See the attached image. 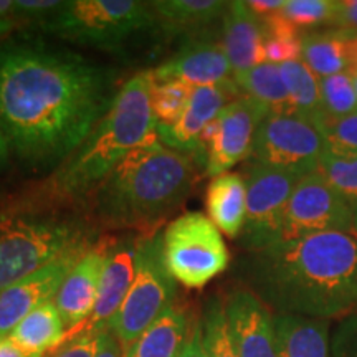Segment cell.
I'll list each match as a JSON object with an SVG mask.
<instances>
[{
    "label": "cell",
    "instance_id": "1",
    "mask_svg": "<svg viewBox=\"0 0 357 357\" xmlns=\"http://www.w3.org/2000/svg\"><path fill=\"white\" fill-rule=\"evenodd\" d=\"M113 70L40 42L0 47V124L20 159L65 162L113 105Z\"/></svg>",
    "mask_w": 357,
    "mask_h": 357
},
{
    "label": "cell",
    "instance_id": "2",
    "mask_svg": "<svg viewBox=\"0 0 357 357\" xmlns=\"http://www.w3.org/2000/svg\"><path fill=\"white\" fill-rule=\"evenodd\" d=\"M247 278L276 314L342 319L357 310V238L328 231L273 243L252 252Z\"/></svg>",
    "mask_w": 357,
    "mask_h": 357
},
{
    "label": "cell",
    "instance_id": "3",
    "mask_svg": "<svg viewBox=\"0 0 357 357\" xmlns=\"http://www.w3.org/2000/svg\"><path fill=\"white\" fill-rule=\"evenodd\" d=\"M194 164L159 137L134 149L96 187L95 211L111 227L146 225L167 215L189 194Z\"/></svg>",
    "mask_w": 357,
    "mask_h": 357
},
{
    "label": "cell",
    "instance_id": "4",
    "mask_svg": "<svg viewBox=\"0 0 357 357\" xmlns=\"http://www.w3.org/2000/svg\"><path fill=\"white\" fill-rule=\"evenodd\" d=\"M153 71L128 79L108 113L93 128L83 144L52 177V192L61 199H78L95 190L131 151L158 137L151 108Z\"/></svg>",
    "mask_w": 357,
    "mask_h": 357
},
{
    "label": "cell",
    "instance_id": "5",
    "mask_svg": "<svg viewBox=\"0 0 357 357\" xmlns=\"http://www.w3.org/2000/svg\"><path fill=\"white\" fill-rule=\"evenodd\" d=\"M89 248L82 225L58 217L0 215V291L77 250Z\"/></svg>",
    "mask_w": 357,
    "mask_h": 357
},
{
    "label": "cell",
    "instance_id": "6",
    "mask_svg": "<svg viewBox=\"0 0 357 357\" xmlns=\"http://www.w3.org/2000/svg\"><path fill=\"white\" fill-rule=\"evenodd\" d=\"M176 294L177 281L169 273L164 261L162 234L139 240L132 287L108 328L121 342L124 351L164 312L171 310Z\"/></svg>",
    "mask_w": 357,
    "mask_h": 357
},
{
    "label": "cell",
    "instance_id": "7",
    "mask_svg": "<svg viewBox=\"0 0 357 357\" xmlns=\"http://www.w3.org/2000/svg\"><path fill=\"white\" fill-rule=\"evenodd\" d=\"M151 3L137 0H70L45 19V30L70 42L111 47L154 24Z\"/></svg>",
    "mask_w": 357,
    "mask_h": 357
},
{
    "label": "cell",
    "instance_id": "8",
    "mask_svg": "<svg viewBox=\"0 0 357 357\" xmlns=\"http://www.w3.org/2000/svg\"><path fill=\"white\" fill-rule=\"evenodd\" d=\"M169 273L185 288H204L229 266V248L220 230L202 212H187L162 234Z\"/></svg>",
    "mask_w": 357,
    "mask_h": 357
},
{
    "label": "cell",
    "instance_id": "9",
    "mask_svg": "<svg viewBox=\"0 0 357 357\" xmlns=\"http://www.w3.org/2000/svg\"><path fill=\"white\" fill-rule=\"evenodd\" d=\"M324 154L323 134L311 119L296 113H270L258 124L250 158L305 177L316 172Z\"/></svg>",
    "mask_w": 357,
    "mask_h": 357
},
{
    "label": "cell",
    "instance_id": "10",
    "mask_svg": "<svg viewBox=\"0 0 357 357\" xmlns=\"http://www.w3.org/2000/svg\"><path fill=\"white\" fill-rule=\"evenodd\" d=\"M243 178L247 185V218L242 245L250 252H258L280 240L287 205L301 177L250 160Z\"/></svg>",
    "mask_w": 357,
    "mask_h": 357
},
{
    "label": "cell",
    "instance_id": "11",
    "mask_svg": "<svg viewBox=\"0 0 357 357\" xmlns=\"http://www.w3.org/2000/svg\"><path fill=\"white\" fill-rule=\"evenodd\" d=\"M270 113L247 96L230 101L204 129L197 153L205 174L217 177L250 158L258 124Z\"/></svg>",
    "mask_w": 357,
    "mask_h": 357
},
{
    "label": "cell",
    "instance_id": "12",
    "mask_svg": "<svg viewBox=\"0 0 357 357\" xmlns=\"http://www.w3.org/2000/svg\"><path fill=\"white\" fill-rule=\"evenodd\" d=\"M351 205L318 174L301 177L294 187L283 217L278 242L305 236L344 231L351 235ZM276 242V243H278Z\"/></svg>",
    "mask_w": 357,
    "mask_h": 357
},
{
    "label": "cell",
    "instance_id": "13",
    "mask_svg": "<svg viewBox=\"0 0 357 357\" xmlns=\"http://www.w3.org/2000/svg\"><path fill=\"white\" fill-rule=\"evenodd\" d=\"M88 248L56 258L47 266L0 291V339L7 337L25 316L45 303L55 301L71 268Z\"/></svg>",
    "mask_w": 357,
    "mask_h": 357
},
{
    "label": "cell",
    "instance_id": "14",
    "mask_svg": "<svg viewBox=\"0 0 357 357\" xmlns=\"http://www.w3.org/2000/svg\"><path fill=\"white\" fill-rule=\"evenodd\" d=\"M227 324L238 357H280L275 314L250 289H235L223 300Z\"/></svg>",
    "mask_w": 357,
    "mask_h": 357
},
{
    "label": "cell",
    "instance_id": "15",
    "mask_svg": "<svg viewBox=\"0 0 357 357\" xmlns=\"http://www.w3.org/2000/svg\"><path fill=\"white\" fill-rule=\"evenodd\" d=\"M242 95H240L234 79L225 84L194 88L181 119L172 126L158 124L159 141L171 149L181 151V153L184 151L197 153L199 139L204 129L217 118L218 113L230 101Z\"/></svg>",
    "mask_w": 357,
    "mask_h": 357
},
{
    "label": "cell",
    "instance_id": "16",
    "mask_svg": "<svg viewBox=\"0 0 357 357\" xmlns=\"http://www.w3.org/2000/svg\"><path fill=\"white\" fill-rule=\"evenodd\" d=\"M155 82L178 79L192 88L225 84L234 79V70L222 42L192 40L154 71Z\"/></svg>",
    "mask_w": 357,
    "mask_h": 357
},
{
    "label": "cell",
    "instance_id": "17",
    "mask_svg": "<svg viewBox=\"0 0 357 357\" xmlns=\"http://www.w3.org/2000/svg\"><path fill=\"white\" fill-rule=\"evenodd\" d=\"M137 243L139 242L128 238L111 245L108 248L96 305L91 318L88 319L86 328L98 329V331L108 329L111 321L118 314L119 307L132 287L134 276H136Z\"/></svg>",
    "mask_w": 357,
    "mask_h": 357
},
{
    "label": "cell",
    "instance_id": "18",
    "mask_svg": "<svg viewBox=\"0 0 357 357\" xmlns=\"http://www.w3.org/2000/svg\"><path fill=\"white\" fill-rule=\"evenodd\" d=\"M106 257L108 248H88L61 284L55 305L68 329H75L84 319L91 318Z\"/></svg>",
    "mask_w": 357,
    "mask_h": 357
},
{
    "label": "cell",
    "instance_id": "19",
    "mask_svg": "<svg viewBox=\"0 0 357 357\" xmlns=\"http://www.w3.org/2000/svg\"><path fill=\"white\" fill-rule=\"evenodd\" d=\"M222 26V47L234 75L265 63V25L250 10L247 2H229Z\"/></svg>",
    "mask_w": 357,
    "mask_h": 357
},
{
    "label": "cell",
    "instance_id": "20",
    "mask_svg": "<svg viewBox=\"0 0 357 357\" xmlns=\"http://www.w3.org/2000/svg\"><path fill=\"white\" fill-rule=\"evenodd\" d=\"M301 61L318 78L347 73L357 75V32L321 29L303 33Z\"/></svg>",
    "mask_w": 357,
    "mask_h": 357
},
{
    "label": "cell",
    "instance_id": "21",
    "mask_svg": "<svg viewBox=\"0 0 357 357\" xmlns=\"http://www.w3.org/2000/svg\"><path fill=\"white\" fill-rule=\"evenodd\" d=\"M280 357H331L329 321L275 314Z\"/></svg>",
    "mask_w": 357,
    "mask_h": 357
},
{
    "label": "cell",
    "instance_id": "22",
    "mask_svg": "<svg viewBox=\"0 0 357 357\" xmlns=\"http://www.w3.org/2000/svg\"><path fill=\"white\" fill-rule=\"evenodd\" d=\"M208 218L230 238L242 235L247 218V185L242 174L225 172L213 177L207 189Z\"/></svg>",
    "mask_w": 357,
    "mask_h": 357
},
{
    "label": "cell",
    "instance_id": "23",
    "mask_svg": "<svg viewBox=\"0 0 357 357\" xmlns=\"http://www.w3.org/2000/svg\"><path fill=\"white\" fill-rule=\"evenodd\" d=\"M192 333L189 318L172 306L124 351V357H181Z\"/></svg>",
    "mask_w": 357,
    "mask_h": 357
},
{
    "label": "cell",
    "instance_id": "24",
    "mask_svg": "<svg viewBox=\"0 0 357 357\" xmlns=\"http://www.w3.org/2000/svg\"><path fill=\"white\" fill-rule=\"evenodd\" d=\"M66 329L55 301H50L25 316L7 337L26 357H43L63 341Z\"/></svg>",
    "mask_w": 357,
    "mask_h": 357
},
{
    "label": "cell",
    "instance_id": "25",
    "mask_svg": "<svg viewBox=\"0 0 357 357\" xmlns=\"http://www.w3.org/2000/svg\"><path fill=\"white\" fill-rule=\"evenodd\" d=\"M229 2L218 0H158L151 2L154 20L169 33L197 32L223 19Z\"/></svg>",
    "mask_w": 357,
    "mask_h": 357
},
{
    "label": "cell",
    "instance_id": "26",
    "mask_svg": "<svg viewBox=\"0 0 357 357\" xmlns=\"http://www.w3.org/2000/svg\"><path fill=\"white\" fill-rule=\"evenodd\" d=\"M234 82L240 95L258 102L268 113H293L278 65L261 63L234 75Z\"/></svg>",
    "mask_w": 357,
    "mask_h": 357
},
{
    "label": "cell",
    "instance_id": "27",
    "mask_svg": "<svg viewBox=\"0 0 357 357\" xmlns=\"http://www.w3.org/2000/svg\"><path fill=\"white\" fill-rule=\"evenodd\" d=\"M278 66L293 113L305 116L314 123V119L323 114L319 78L301 60L288 61Z\"/></svg>",
    "mask_w": 357,
    "mask_h": 357
},
{
    "label": "cell",
    "instance_id": "28",
    "mask_svg": "<svg viewBox=\"0 0 357 357\" xmlns=\"http://www.w3.org/2000/svg\"><path fill=\"white\" fill-rule=\"evenodd\" d=\"M261 22L265 25V45H263L265 63L283 65L288 61L301 60L303 33L284 19L283 13Z\"/></svg>",
    "mask_w": 357,
    "mask_h": 357
},
{
    "label": "cell",
    "instance_id": "29",
    "mask_svg": "<svg viewBox=\"0 0 357 357\" xmlns=\"http://www.w3.org/2000/svg\"><path fill=\"white\" fill-rule=\"evenodd\" d=\"M314 126L323 134L326 154L334 158H357V111L341 118L323 113L314 119Z\"/></svg>",
    "mask_w": 357,
    "mask_h": 357
},
{
    "label": "cell",
    "instance_id": "30",
    "mask_svg": "<svg viewBox=\"0 0 357 357\" xmlns=\"http://www.w3.org/2000/svg\"><path fill=\"white\" fill-rule=\"evenodd\" d=\"M192 86L178 82V79H166L155 82L151 89V108L158 124L172 126L181 119L190 100Z\"/></svg>",
    "mask_w": 357,
    "mask_h": 357
},
{
    "label": "cell",
    "instance_id": "31",
    "mask_svg": "<svg viewBox=\"0 0 357 357\" xmlns=\"http://www.w3.org/2000/svg\"><path fill=\"white\" fill-rule=\"evenodd\" d=\"M200 323H202L204 346L208 357H238L229 333L223 300L212 298L205 306Z\"/></svg>",
    "mask_w": 357,
    "mask_h": 357
},
{
    "label": "cell",
    "instance_id": "32",
    "mask_svg": "<svg viewBox=\"0 0 357 357\" xmlns=\"http://www.w3.org/2000/svg\"><path fill=\"white\" fill-rule=\"evenodd\" d=\"M337 0H287L283 17L301 33L331 26Z\"/></svg>",
    "mask_w": 357,
    "mask_h": 357
},
{
    "label": "cell",
    "instance_id": "33",
    "mask_svg": "<svg viewBox=\"0 0 357 357\" xmlns=\"http://www.w3.org/2000/svg\"><path fill=\"white\" fill-rule=\"evenodd\" d=\"M319 89L324 114L341 118L357 111V93L351 75L339 73L319 78Z\"/></svg>",
    "mask_w": 357,
    "mask_h": 357
},
{
    "label": "cell",
    "instance_id": "34",
    "mask_svg": "<svg viewBox=\"0 0 357 357\" xmlns=\"http://www.w3.org/2000/svg\"><path fill=\"white\" fill-rule=\"evenodd\" d=\"M316 174L347 202L357 200V158H334L324 154Z\"/></svg>",
    "mask_w": 357,
    "mask_h": 357
},
{
    "label": "cell",
    "instance_id": "35",
    "mask_svg": "<svg viewBox=\"0 0 357 357\" xmlns=\"http://www.w3.org/2000/svg\"><path fill=\"white\" fill-rule=\"evenodd\" d=\"M331 357H357V310L339 321L334 329Z\"/></svg>",
    "mask_w": 357,
    "mask_h": 357
},
{
    "label": "cell",
    "instance_id": "36",
    "mask_svg": "<svg viewBox=\"0 0 357 357\" xmlns=\"http://www.w3.org/2000/svg\"><path fill=\"white\" fill-rule=\"evenodd\" d=\"M100 333L93 328L82 329L55 357H95Z\"/></svg>",
    "mask_w": 357,
    "mask_h": 357
},
{
    "label": "cell",
    "instance_id": "37",
    "mask_svg": "<svg viewBox=\"0 0 357 357\" xmlns=\"http://www.w3.org/2000/svg\"><path fill=\"white\" fill-rule=\"evenodd\" d=\"M63 3L58 0H15V15L45 20L60 10Z\"/></svg>",
    "mask_w": 357,
    "mask_h": 357
},
{
    "label": "cell",
    "instance_id": "38",
    "mask_svg": "<svg viewBox=\"0 0 357 357\" xmlns=\"http://www.w3.org/2000/svg\"><path fill=\"white\" fill-rule=\"evenodd\" d=\"M329 29L357 32V0H337Z\"/></svg>",
    "mask_w": 357,
    "mask_h": 357
},
{
    "label": "cell",
    "instance_id": "39",
    "mask_svg": "<svg viewBox=\"0 0 357 357\" xmlns=\"http://www.w3.org/2000/svg\"><path fill=\"white\" fill-rule=\"evenodd\" d=\"M95 357H124V349L118 337L109 329H102L98 339Z\"/></svg>",
    "mask_w": 357,
    "mask_h": 357
},
{
    "label": "cell",
    "instance_id": "40",
    "mask_svg": "<svg viewBox=\"0 0 357 357\" xmlns=\"http://www.w3.org/2000/svg\"><path fill=\"white\" fill-rule=\"evenodd\" d=\"M247 6L258 19L266 20L283 12L287 0H248Z\"/></svg>",
    "mask_w": 357,
    "mask_h": 357
},
{
    "label": "cell",
    "instance_id": "41",
    "mask_svg": "<svg viewBox=\"0 0 357 357\" xmlns=\"http://www.w3.org/2000/svg\"><path fill=\"white\" fill-rule=\"evenodd\" d=\"M181 357H208L207 351L204 346V334H202V323L197 321L192 326V333L189 341H187L185 349Z\"/></svg>",
    "mask_w": 357,
    "mask_h": 357
},
{
    "label": "cell",
    "instance_id": "42",
    "mask_svg": "<svg viewBox=\"0 0 357 357\" xmlns=\"http://www.w3.org/2000/svg\"><path fill=\"white\" fill-rule=\"evenodd\" d=\"M0 357H26L19 347L13 344L10 337L0 339Z\"/></svg>",
    "mask_w": 357,
    "mask_h": 357
},
{
    "label": "cell",
    "instance_id": "43",
    "mask_svg": "<svg viewBox=\"0 0 357 357\" xmlns=\"http://www.w3.org/2000/svg\"><path fill=\"white\" fill-rule=\"evenodd\" d=\"M15 15V0H0V22L10 20Z\"/></svg>",
    "mask_w": 357,
    "mask_h": 357
},
{
    "label": "cell",
    "instance_id": "44",
    "mask_svg": "<svg viewBox=\"0 0 357 357\" xmlns=\"http://www.w3.org/2000/svg\"><path fill=\"white\" fill-rule=\"evenodd\" d=\"M8 149H10V146H8V141H7V137H6V132H3L2 124H0V166H2V164L7 160Z\"/></svg>",
    "mask_w": 357,
    "mask_h": 357
},
{
    "label": "cell",
    "instance_id": "45",
    "mask_svg": "<svg viewBox=\"0 0 357 357\" xmlns=\"http://www.w3.org/2000/svg\"><path fill=\"white\" fill-rule=\"evenodd\" d=\"M351 212H352V230L351 235L356 236L357 238V200L356 202H351Z\"/></svg>",
    "mask_w": 357,
    "mask_h": 357
},
{
    "label": "cell",
    "instance_id": "46",
    "mask_svg": "<svg viewBox=\"0 0 357 357\" xmlns=\"http://www.w3.org/2000/svg\"><path fill=\"white\" fill-rule=\"evenodd\" d=\"M10 29H12V22L10 20L0 22V37H2V35H6Z\"/></svg>",
    "mask_w": 357,
    "mask_h": 357
},
{
    "label": "cell",
    "instance_id": "47",
    "mask_svg": "<svg viewBox=\"0 0 357 357\" xmlns=\"http://www.w3.org/2000/svg\"><path fill=\"white\" fill-rule=\"evenodd\" d=\"M354 86H356V93H357V75L354 77Z\"/></svg>",
    "mask_w": 357,
    "mask_h": 357
}]
</instances>
